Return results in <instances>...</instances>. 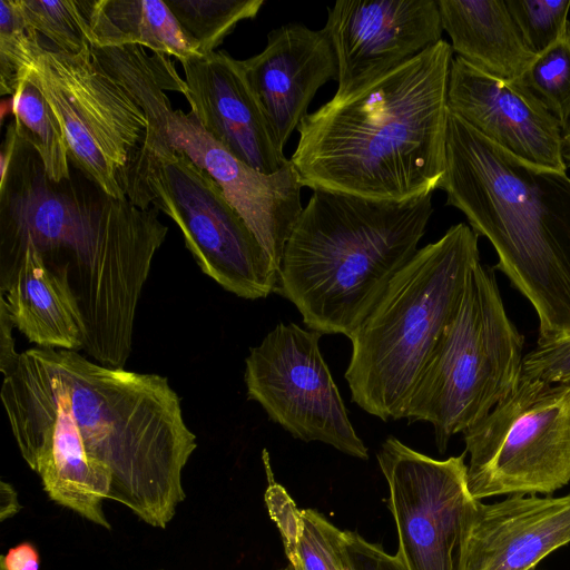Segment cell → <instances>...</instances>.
<instances>
[{"label":"cell","mask_w":570,"mask_h":570,"mask_svg":"<svg viewBox=\"0 0 570 570\" xmlns=\"http://www.w3.org/2000/svg\"><path fill=\"white\" fill-rule=\"evenodd\" d=\"M2 375L12 435L50 500L107 530L104 500L166 529L197 448L166 377L39 346Z\"/></svg>","instance_id":"obj_1"},{"label":"cell","mask_w":570,"mask_h":570,"mask_svg":"<svg viewBox=\"0 0 570 570\" xmlns=\"http://www.w3.org/2000/svg\"><path fill=\"white\" fill-rule=\"evenodd\" d=\"M0 169V257L32 247L78 306L82 351L122 368L142 287L168 234L159 210L108 195L73 163L69 178L52 180L18 132Z\"/></svg>","instance_id":"obj_2"},{"label":"cell","mask_w":570,"mask_h":570,"mask_svg":"<svg viewBox=\"0 0 570 570\" xmlns=\"http://www.w3.org/2000/svg\"><path fill=\"white\" fill-rule=\"evenodd\" d=\"M452 59L442 39L307 114L289 158L302 187L390 202L438 189L445 173Z\"/></svg>","instance_id":"obj_3"},{"label":"cell","mask_w":570,"mask_h":570,"mask_svg":"<svg viewBox=\"0 0 570 570\" xmlns=\"http://www.w3.org/2000/svg\"><path fill=\"white\" fill-rule=\"evenodd\" d=\"M439 188L493 246L539 318L538 344L570 335V177L523 160L449 112Z\"/></svg>","instance_id":"obj_4"},{"label":"cell","mask_w":570,"mask_h":570,"mask_svg":"<svg viewBox=\"0 0 570 570\" xmlns=\"http://www.w3.org/2000/svg\"><path fill=\"white\" fill-rule=\"evenodd\" d=\"M432 194L403 202L313 190L285 244L277 293L312 331L348 338L415 255Z\"/></svg>","instance_id":"obj_5"},{"label":"cell","mask_w":570,"mask_h":570,"mask_svg":"<svg viewBox=\"0 0 570 570\" xmlns=\"http://www.w3.org/2000/svg\"><path fill=\"white\" fill-rule=\"evenodd\" d=\"M479 235L451 226L417 249L350 337L352 401L382 421L403 419L410 396L479 262Z\"/></svg>","instance_id":"obj_6"},{"label":"cell","mask_w":570,"mask_h":570,"mask_svg":"<svg viewBox=\"0 0 570 570\" xmlns=\"http://www.w3.org/2000/svg\"><path fill=\"white\" fill-rule=\"evenodd\" d=\"M91 52L146 115L144 139L183 153L208 173L278 272L285 244L303 210L302 185L293 164L271 175L257 171L215 140L190 111L174 109L165 91L185 97L187 86L168 56L148 55L138 45L92 47Z\"/></svg>","instance_id":"obj_7"},{"label":"cell","mask_w":570,"mask_h":570,"mask_svg":"<svg viewBox=\"0 0 570 570\" xmlns=\"http://www.w3.org/2000/svg\"><path fill=\"white\" fill-rule=\"evenodd\" d=\"M523 344L505 312L494 268L479 261L403 419L432 424L438 450L444 453L454 434L476 424L515 389Z\"/></svg>","instance_id":"obj_8"},{"label":"cell","mask_w":570,"mask_h":570,"mask_svg":"<svg viewBox=\"0 0 570 570\" xmlns=\"http://www.w3.org/2000/svg\"><path fill=\"white\" fill-rule=\"evenodd\" d=\"M122 188L136 206L170 217L202 272L224 289L246 299L277 291L278 272L265 248L217 181L183 153L144 139Z\"/></svg>","instance_id":"obj_9"},{"label":"cell","mask_w":570,"mask_h":570,"mask_svg":"<svg viewBox=\"0 0 570 570\" xmlns=\"http://www.w3.org/2000/svg\"><path fill=\"white\" fill-rule=\"evenodd\" d=\"M463 436L475 500L556 492L570 482V382L522 375Z\"/></svg>","instance_id":"obj_10"},{"label":"cell","mask_w":570,"mask_h":570,"mask_svg":"<svg viewBox=\"0 0 570 570\" xmlns=\"http://www.w3.org/2000/svg\"><path fill=\"white\" fill-rule=\"evenodd\" d=\"M28 77L60 120L71 161L108 195L125 199L122 177L148 120L91 49L67 55L35 46Z\"/></svg>","instance_id":"obj_11"},{"label":"cell","mask_w":570,"mask_h":570,"mask_svg":"<svg viewBox=\"0 0 570 570\" xmlns=\"http://www.w3.org/2000/svg\"><path fill=\"white\" fill-rule=\"evenodd\" d=\"M465 455L435 460L394 436L376 454L389 487L397 554L409 570H465L479 501L468 487Z\"/></svg>","instance_id":"obj_12"},{"label":"cell","mask_w":570,"mask_h":570,"mask_svg":"<svg viewBox=\"0 0 570 570\" xmlns=\"http://www.w3.org/2000/svg\"><path fill=\"white\" fill-rule=\"evenodd\" d=\"M321 335L295 323L277 324L245 360L247 396L295 439L366 460L367 448L320 351Z\"/></svg>","instance_id":"obj_13"},{"label":"cell","mask_w":570,"mask_h":570,"mask_svg":"<svg viewBox=\"0 0 570 570\" xmlns=\"http://www.w3.org/2000/svg\"><path fill=\"white\" fill-rule=\"evenodd\" d=\"M334 47L345 96L442 40L436 0H340L323 28Z\"/></svg>","instance_id":"obj_14"},{"label":"cell","mask_w":570,"mask_h":570,"mask_svg":"<svg viewBox=\"0 0 570 570\" xmlns=\"http://www.w3.org/2000/svg\"><path fill=\"white\" fill-rule=\"evenodd\" d=\"M448 106L452 114L517 157L567 170L559 121L521 80L495 78L455 56L449 76Z\"/></svg>","instance_id":"obj_15"},{"label":"cell","mask_w":570,"mask_h":570,"mask_svg":"<svg viewBox=\"0 0 570 570\" xmlns=\"http://www.w3.org/2000/svg\"><path fill=\"white\" fill-rule=\"evenodd\" d=\"M179 62L190 112L215 140L263 174L278 173L292 164L276 142L243 60L216 50Z\"/></svg>","instance_id":"obj_16"},{"label":"cell","mask_w":570,"mask_h":570,"mask_svg":"<svg viewBox=\"0 0 570 570\" xmlns=\"http://www.w3.org/2000/svg\"><path fill=\"white\" fill-rule=\"evenodd\" d=\"M243 65L282 150L317 90L338 77L336 53L325 30L301 23L272 30L265 48Z\"/></svg>","instance_id":"obj_17"},{"label":"cell","mask_w":570,"mask_h":570,"mask_svg":"<svg viewBox=\"0 0 570 570\" xmlns=\"http://www.w3.org/2000/svg\"><path fill=\"white\" fill-rule=\"evenodd\" d=\"M570 543V494L478 501L465 570H532Z\"/></svg>","instance_id":"obj_18"},{"label":"cell","mask_w":570,"mask_h":570,"mask_svg":"<svg viewBox=\"0 0 570 570\" xmlns=\"http://www.w3.org/2000/svg\"><path fill=\"white\" fill-rule=\"evenodd\" d=\"M0 305L13 327L37 346L82 350L85 325L78 306L32 247L0 257Z\"/></svg>","instance_id":"obj_19"},{"label":"cell","mask_w":570,"mask_h":570,"mask_svg":"<svg viewBox=\"0 0 570 570\" xmlns=\"http://www.w3.org/2000/svg\"><path fill=\"white\" fill-rule=\"evenodd\" d=\"M436 1L453 53L495 78H522L535 55L523 42L505 0Z\"/></svg>","instance_id":"obj_20"},{"label":"cell","mask_w":570,"mask_h":570,"mask_svg":"<svg viewBox=\"0 0 570 570\" xmlns=\"http://www.w3.org/2000/svg\"><path fill=\"white\" fill-rule=\"evenodd\" d=\"M92 47L138 45L179 60L199 56L165 0H89Z\"/></svg>","instance_id":"obj_21"},{"label":"cell","mask_w":570,"mask_h":570,"mask_svg":"<svg viewBox=\"0 0 570 570\" xmlns=\"http://www.w3.org/2000/svg\"><path fill=\"white\" fill-rule=\"evenodd\" d=\"M11 108L18 135L38 153L47 175L55 181L69 178L72 161L63 127L29 77L12 97Z\"/></svg>","instance_id":"obj_22"},{"label":"cell","mask_w":570,"mask_h":570,"mask_svg":"<svg viewBox=\"0 0 570 570\" xmlns=\"http://www.w3.org/2000/svg\"><path fill=\"white\" fill-rule=\"evenodd\" d=\"M18 4L41 47L67 55L91 49L89 0H18Z\"/></svg>","instance_id":"obj_23"},{"label":"cell","mask_w":570,"mask_h":570,"mask_svg":"<svg viewBox=\"0 0 570 570\" xmlns=\"http://www.w3.org/2000/svg\"><path fill=\"white\" fill-rule=\"evenodd\" d=\"M199 56L214 51L224 39L247 19H254L264 0H166Z\"/></svg>","instance_id":"obj_24"},{"label":"cell","mask_w":570,"mask_h":570,"mask_svg":"<svg viewBox=\"0 0 570 570\" xmlns=\"http://www.w3.org/2000/svg\"><path fill=\"white\" fill-rule=\"evenodd\" d=\"M520 80L566 129L570 122V21L558 40L535 55Z\"/></svg>","instance_id":"obj_25"},{"label":"cell","mask_w":570,"mask_h":570,"mask_svg":"<svg viewBox=\"0 0 570 570\" xmlns=\"http://www.w3.org/2000/svg\"><path fill=\"white\" fill-rule=\"evenodd\" d=\"M38 35L30 30L18 0L0 1V94L11 96L27 79Z\"/></svg>","instance_id":"obj_26"},{"label":"cell","mask_w":570,"mask_h":570,"mask_svg":"<svg viewBox=\"0 0 570 570\" xmlns=\"http://www.w3.org/2000/svg\"><path fill=\"white\" fill-rule=\"evenodd\" d=\"M303 534L298 547L296 570H352L345 547L344 531L323 514L302 510Z\"/></svg>","instance_id":"obj_27"},{"label":"cell","mask_w":570,"mask_h":570,"mask_svg":"<svg viewBox=\"0 0 570 570\" xmlns=\"http://www.w3.org/2000/svg\"><path fill=\"white\" fill-rule=\"evenodd\" d=\"M508 10L528 49L538 55L564 31L570 0H505Z\"/></svg>","instance_id":"obj_28"},{"label":"cell","mask_w":570,"mask_h":570,"mask_svg":"<svg viewBox=\"0 0 570 570\" xmlns=\"http://www.w3.org/2000/svg\"><path fill=\"white\" fill-rule=\"evenodd\" d=\"M268 485L265 491V503L272 520L275 522L284 544L289 563L297 568L298 547L303 534V515L286 490L278 484L271 468L268 452L262 453Z\"/></svg>","instance_id":"obj_29"},{"label":"cell","mask_w":570,"mask_h":570,"mask_svg":"<svg viewBox=\"0 0 570 570\" xmlns=\"http://www.w3.org/2000/svg\"><path fill=\"white\" fill-rule=\"evenodd\" d=\"M522 375L547 383L570 382V335L537 344L523 356Z\"/></svg>","instance_id":"obj_30"},{"label":"cell","mask_w":570,"mask_h":570,"mask_svg":"<svg viewBox=\"0 0 570 570\" xmlns=\"http://www.w3.org/2000/svg\"><path fill=\"white\" fill-rule=\"evenodd\" d=\"M344 538L352 570H409L397 553L387 554L358 533L344 531Z\"/></svg>","instance_id":"obj_31"},{"label":"cell","mask_w":570,"mask_h":570,"mask_svg":"<svg viewBox=\"0 0 570 570\" xmlns=\"http://www.w3.org/2000/svg\"><path fill=\"white\" fill-rule=\"evenodd\" d=\"M40 556L30 542H21L10 548L0 558V570H39Z\"/></svg>","instance_id":"obj_32"},{"label":"cell","mask_w":570,"mask_h":570,"mask_svg":"<svg viewBox=\"0 0 570 570\" xmlns=\"http://www.w3.org/2000/svg\"><path fill=\"white\" fill-rule=\"evenodd\" d=\"M0 370L6 373L16 363L20 353L14 350V341L12 337V323L8 316L7 311L0 305Z\"/></svg>","instance_id":"obj_33"},{"label":"cell","mask_w":570,"mask_h":570,"mask_svg":"<svg viewBox=\"0 0 570 570\" xmlns=\"http://www.w3.org/2000/svg\"><path fill=\"white\" fill-rule=\"evenodd\" d=\"M21 504L18 499V492L8 482H0V520L4 521L14 517L20 510Z\"/></svg>","instance_id":"obj_34"},{"label":"cell","mask_w":570,"mask_h":570,"mask_svg":"<svg viewBox=\"0 0 570 570\" xmlns=\"http://www.w3.org/2000/svg\"><path fill=\"white\" fill-rule=\"evenodd\" d=\"M562 156L567 168H570V122L562 130Z\"/></svg>","instance_id":"obj_35"},{"label":"cell","mask_w":570,"mask_h":570,"mask_svg":"<svg viewBox=\"0 0 570 570\" xmlns=\"http://www.w3.org/2000/svg\"><path fill=\"white\" fill-rule=\"evenodd\" d=\"M279 570H296L295 567H293L291 563H288V566H286L285 568L283 569H279Z\"/></svg>","instance_id":"obj_36"},{"label":"cell","mask_w":570,"mask_h":570,"mask_svg":"<svg viewBox=\"0 0 570 570\" xmlns=\"http://www.w3.org/2000/svg\"><path fill=\"white\" fill-rule=\"evenodd\" d=\"M532 570H537V569H532Z\"/></svg>","instance_id":"obj_37"}]
</instances>
